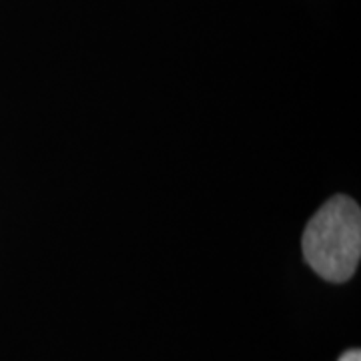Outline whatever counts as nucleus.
Masks as SVG:
<instances>
[{
  "label": "nucleus",
  "mask_w": 361,
  "mask_h": 361,
  "mask_svg": "<svg viewBox=\"0 0 361 361\" xmlns=\"http://www.w3.org/2000/svg\"><path fill=\"white\" fill-rule=\"evenodd\" d=\"M337 361H361V351L360 349H348Z\"/></svg>",
  "instance_id": "obj_2"
},
{
  "label": "nucleus",
  "mask_w": 361,
  "mask_h": 361,
  "mask_svg": "<svg viewBox=\"0 0 361 361\" xmlns=\"http://www.w3.org/2000/svg\"><path fill=\"white\" fill-rule=\"evenodd\" d=\"M301 245L305 261L325 281L351 279L361 257L360 205L345 195L329 199L307 223Z\"/></svg>",
  "instance_id": "obj_1"
}]
</instances>
